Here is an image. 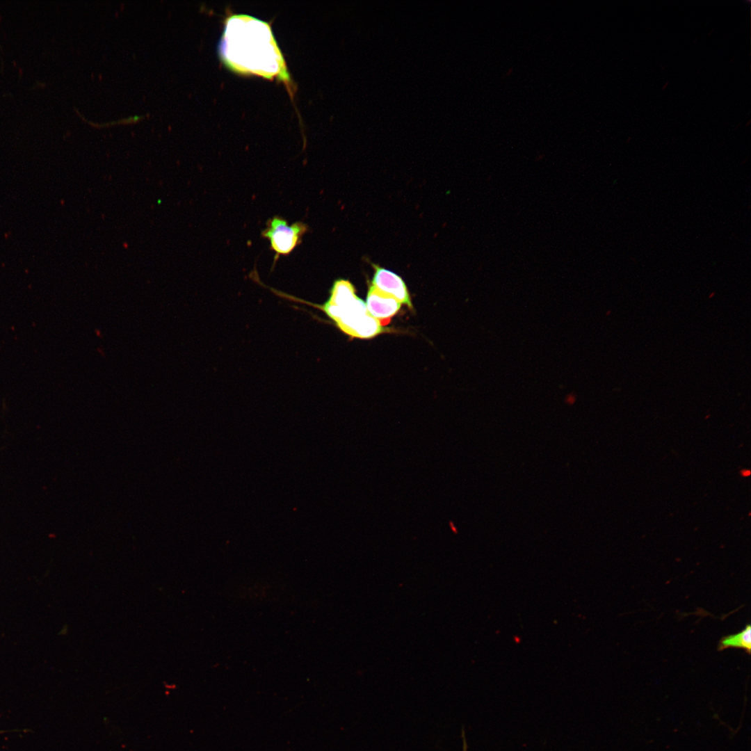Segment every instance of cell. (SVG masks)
<instances>
[{"label": "cell", "mask_w": 751, "mask_h": 751, "mask_svg": "<svg viewBox=\"0 0 751 751\" xmlns=\"http://www.w3.org/2000/svg\"><path fill=\"white\" fill-rule=\"evenodd\" d=\"M224 39V54L239 68L273 75L283 67L270 29L263 22L235 16L227 23Z\"/></svg>", "instance_id": "6da1fadb"}, {"label": "cell", "mask_w": 751, "mask_h": 751, "mask_svg": "<svg viewBox=\"0 0 751 751\" xmlns=\"http://www.w3.org/2000/svg\"><path fill=\"white\" fill-rule=\"evenodd\" d=\"M308 229V225L302 222L289 225L284 218L274 216L268 220L261 236L269 241L270 249L275 253V262L280 256L291 254L301 243Z\"/></svg>", "instance_id": "7a4b0ae2"}, {"label": "cell", "mask_w": 751, "mask_h": 751, "mask_svg": "<svg viewBox=\"0 0 751 751\" xmlns=\"http://www.w3.org/2000/svg\"><path fill=\"white\" fill-rule=\"evenodd\" d=\"M335 325L344 333L360 339H370L385 331L379 321L367 311L360 298L346 307Z\"/></svg>", "instance_id": "3957f363"}, {"label": "cell", "mask_w": 751, "mask_h": 751, "mask_svg": "<svg viewBox=\"0 0 751 751\" xmlns=\"http://www.w3.org/2000/svg\"><path fill=\"white\" fill-rule=\"evenodd\" d=\"M374 266V275L371 285L412 308L411 298L403 280L395 273L377 265Z\"/></svg>", "instance_id": "277c9868"}, {"label": "cell", "mask_w": 751, "mask_h": 751, "mask_svg": "<svg viewBox=\"0 0 751 751\" xmlns=\"http://www.w3.org/2000/svg\"><path fill=\"white\" fill-rule=\"evenodd\" d=\"M366 307L368 312L381 325L389 322L400 309L401 304L393 297L382 293L372 285L367 293Z\"/></svg>", "instance_id": "5b68a950"}, {"label": "cell", "mask_w": 751, "mask_h": 751, "mask_svg": "<svg viewBox=\"0 0 751 751\" xmlns=\"http://www.w3.org/2000/svg\"><path fill=\"white\" fill-rule=\"evenodd\" d=\"M727 648H740L750 654L751 650V627L748 624L741 631L724 636L718 643V650L722 651Z\"/></svg>", "instance_id": "8992f818"}]
</instances>
